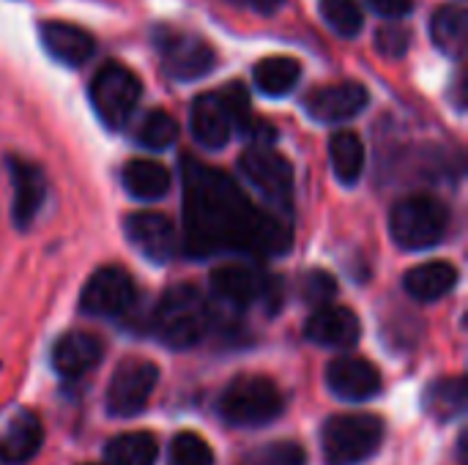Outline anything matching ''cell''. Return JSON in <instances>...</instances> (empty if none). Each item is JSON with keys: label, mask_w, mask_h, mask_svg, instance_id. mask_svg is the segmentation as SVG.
I'll use <instances>...</instances> for the list:
<instances>
[{"label": "cell", "mask_w": 468, "mask_h": 465, "mask_svg": "<svg viewBox=\"0 0 468 465\" xmlns=\"http://www.w3.org/2000/svg\"><path fill=\"white\" fill-rule=\"evenodd\" d=\"M181 173L184 247L192 258H211L222 252L274 258L288 252L291 227L250 203L241 186L222 170L184 159Z\"/></svg>", "instance_id": "cell-1"}, {"label": "cell", "mask_w": 468, "mask_h": 465, "mask_svg": "<svg viewBox=\"0 0 468 465\" xmlns=\"http://www.w3.org/2000/svg\"><path fill=\"white\" fill-rule=\"evenodd\" d=\"M208 304L195 285H173L154 312V329L170 348H192L208 332Z\"/></svg>", "instance_id": "cell-2"}, {"label": "cell", "mask_w": 468, "mask_h": 465, "mask_svg": "<svg viewBox=\"0 0 468 465\" xmlns=\"http://www.w3.org/2000/svg\"><path fill=\"white\" fill-rule=\"evenodd\" d=\"M450 227L447 206L433 195L403 197L389 214V233L406 252L433 249Z\"/></svg>", "instance_id": "cell-3"}, {"label": "cell", "mask_w": 468, "mask_h": 465, "mask_svg": "<svg viewBox=\"0 0 468 465\" xmlns=\"http://www.w3.org/2000/svg\"><path fill=\"white\" fill-rule=\"evenodd\" d=\"M282 392L271 378L239 375L219 397V414L236 428H261L282 414Z\"/></svg>", "instance_id": "cell-4"}, {"label": "cell", "mask_w": 468, "mask_h": 465, "mask_svg": "<svg viewBox=\"0 0 468 465\" xmlns=\"http://www.w3.org/2000/svg\"><path fill=\"white\" fill-rule=\"evenodd\" d=\"M321 441L329 465H359L384 444V422L370 414H340L324 425Z\"/></svg>", "instance_id": "cell-5"}, {"label": "cell", "mask_w": 468, "mask_h": 465, "mask_svg": "<svg viewBox=\"0 0 468 465\" xmlns=\"http://www.w3.org/2000/svg\"><path fill=\"white\" fill-rule=\"evenodd\" d=\"M211 293L219 304L233 310H247L255 301H263L271 312L280 310L282 282L277 277H266L261 269L250 263H225L211 271Z\"/></svg>", "instance_id": "cell-6"}, {"label": "cell", "mask_w": 468, "mask_h": 465, "mask_svg": "<svg viewBox=\"0 0 468 465\" xmlns=\"http://www.w3.org/2000/svg\"><path fill=\"white\" fill-rule=\"evenodd\" d=\"M143 85L123 63H104L90 82V101L104 126L118 129L129 121L140 101Z\"/></svg>", "instance_id": "cell-7"}, {"label": "cell", "mask_w": 468, "mask_h": 465, "mask_svg": "<svg viewBox=\"0 0 468 465\" xmlns=\"http://www.w3.org/2000/svg\"><path fill=\"white\" fill-rule=\"evenodd\" d=\"M156 49L165 63V71L181 82L206 77L217 63V52L208 41H203L200 36H192V33L173 30V27L156 30Z\"/></svg>", "instance_id": "cell-8"}, {"label": "cell", "mask_w": 468, "mask_h": 465, "mask_svg": "<svg viewBox=\"0 0 468 465\" xmlns=\"http://www.w3.org/2000/svg\"><path fill=\"white\" fill-rule=\"evenodd\" d=\"M156 381H159V370L154 362L148 359H123L112 378H110V386H107V411L110 417H121V419H129V417H137L154 389H156Z\"/></svg>", "instance_id": "cell-9"}, {"label": "cell", "mask_w": 468, "mask_h": 465, "mask_svg": "<svg viewBox=\"0 0 468 465\" xmlns=\"http://www.w3.org/2000/svg\"><path fill=\"white\" fill-rule=\"evenodd\" d=\"M137 301L134 280L121 266H104L90 274V280L82 288L80 310L93 318H121L126 315Z\"/></svg>", "instance_id": "cell-10"}, {"label": "cell", "mask_w": 468, "mask_h": 465, "mask_svg": "<svg viewBox=\"0 0 468 465\" xmlns=\"http://www.w3.org/2000/svg\"><path fill=\"white\" fill-rule=\"evenodd\" d=\"M239 167L244 178L274 206H288L293 195V170L271 145H252L241 153Z\"/></svg>", "instance_id": "cell-11"}, {"label": "cell", "mask_w": 468, "mask_h": 465, "mask_svg": "<svg viewBox=\"0 0 468 465\" xmlns=\"http://www.w3.org/2000/svg\"><path fill=\"white\" fill-rule=\"evenodd\" d=\"M41 419L27 408H14L0 417V463L22 465L41 449Z\"/></svg>", "instance_id": "cell-12"}, {"label": "cell", "mask_w": 468, "mask_h": 465, "mask_svg": "<svg viewBox=\"0 0 468 465\" xmlns=\"http://www.w3.org/2000/svg\"><path fill=\"white\" fill-rule=\"evenodd\" d=\"M8 173H11V219L16 227H30L33 219L38 217L44 197H47V178L38 164L25 162L19 156H8Z\"/></svg>", "instance_id": "cell-13"}, {"label": "cell", "mask_w": 468, "mask_h": 465, "mask_svg": "<svg viewBox=\"0 0 468 465\" xmlns=\"http://www.w3.org/2000/svg\"><path fill=\"white\" fill-rule=\"evenodd\" d=\"M126 238L154 263H167L178 249V233L165 214L143 211L126 217Z\"/></svg>", "instance_id": "cell-14"}, {"label": "cell", "mask_w": 468, "mask_h": 465, "mask_svg": "<svg viewBox=\"0 0 468 465\" xmlns=\"http://www.w3.org/2000/svg\"><path fill=\"white\" fill-rule=\"evenodd\" d=\"M326 384L335 397L346 403H365L381 392L378 370L359 356H340L326 367Z\"/></svg>", "instance_id": "cell-15"}, {"label": "cell", "mask_w": 468, "mask_h": 465, "mask_svg": "<svg viewBox=\"0 0 468 465\" xmlns=\"http://www.w3.org/2000/svg\"><path fill=\"white\" fill-rule=\"evenodd\" d=\"M370 96L365 90V85L359 82H337V85H324L318 90H313L304 99V107L310 112V118L321 121V123H343L356 118L365 107H367Z\"/></svg>", "instance_id": "cell-16"}, {"label": "cell", "mask_w": 468, "mask_h": 465, "mask_svg": "<svg viewBox=\"0 0 468 465\" xmlns=\"http://www.w3.org/2000/svg\"><path fill=\"white\" fill-rule=\"evenodd\" d=\"M189 126H192V134L195 140L208 148V151H219L230 143L236 126H233V118H230V110L222 99V93H206V96H197L195 104H192V112H189Z\"/></svg>", "instance_id": "cell-17"}, {"label": "cell", "mask_w": 468, "mask_h": 465, "mask_svg": "<svg viewBox=\"0 0 468 465\" xmlns=\"http://www.w3.org/2000/svg\"><path fill=\"white\" fill-rule=\"evenodd\" d=\"M304 334L310 343L315 345H324V348H351L359 343L362 337V326H359V318L348 310V307H318L307 326H304Z\"/></svg>", "instance_id": "cell-18"}, {"label": "cell", "mask_w": 468, "mask_h": 465, "mask_svg": "<svg viewBox=\"0 0 468 465\" xmlns=\"http://www.w3.org/2000/svg\"><path fill=\"white\" fill-rule=\"evenodd\" d=\"M38 36L44 49L63 66H85L96 52L93 36L69 22H41Z\"/></svg>", "instance_id": "cell-19"}, {"label": "cell", "mask_w": 468, "mask_h": 465, "mask_svg": "<svg viewBox=\"0 0 468 465\" xmlns=\"http://www.w3.org/2000/svg\"><path fill=\"white\" fill-rule=\"evenodd\" d=\"M104 343L88 332H69L52 348V367L63 378H80L101 362Z\"/></svg>", "instance_id": "cell-20"}, {"label": "cell", "mask_w": 468, "mask_h": 465, "mask_svg": "<svg viewBox=\"0 0 468 465\" xmlns=\"http://www.w3.org/2000/svg\"><path fill=\"white\" fill-rule=\"evenodd\" d=\"M458 285V269L447 260H431L414 266L403 277V288L417 301H439Z\"/></svg>", "instance_id": "cell-21"}, {"label": "cell", "mask_w": 468, "mask_h": 465, "mask_svg": "<svg viewBox=\"0 0 468 465\" xmlns=\"http://www.w3.org/2000/svg\"><path fill=\"white\" fill-rule=\"evenodd\" d=\"M121 184L137 200H159L170 189V173L154 159H129L121 170Z\"/></svg>", "instance_id": "cell-22"}, {"label": "cell", "mask_w": 468, "mask_h": 465, "mask_svg": "<svg viewBox=\"0 0 468 465\" xmlns=\"http://www.w3.org/2000/svg\"><path fill=\"white\" fill-rule=\"evenodd\" d=\"M329 159H332V170H335L337 181H343L346 186L356 184L362 178V170H365V145H362L359 134L351 129L332 134Z\"/></svg>", "instance_id": "cell-23"}, {"label": "cell", "mask_w": 468, "mask_h": 465, "mask_svg": "<svg viewBox=\"0 0 468 465\" xmlns=\"http://www.w3.org/2000/svg\"><path fill=\"white\" fill-rule=\"evenodd\" d=\"M302 77V66L299 60L288 58V55H271L255 63L252 71V82L261 93L266 96H285Z\"/></svg>", "instance_id": "cell-24"}, {"label": "cell", "mask_w": 468, "mask_h": 465, "mask_svg": "<svg viewBox=\"0 0 468 465\" xmlns=\"http://www.w3.org/2000/svg\"><path fill=\"white\" fill-rule=\"evenodd\" d=\"M431 36H433V44L458 58L463 55L466 49V38H468V16L466 8L461 5H444L433 14V22H431Z\"/></svg>", "instance_id": "cell-25"}, {"label": "cell", "mask_w": 468, "mask_h": 465, "mask_svg": "<svg viewBox=\"0 0 468 465\" xmlns=\"http://www.w3.org/2000/svg\"><path fill=\"white\" fill-rule=\"evenodd\" d=\"M107 465H154L159 458V441L151 433H126L107 444Z\"/></svg>", "instance_id": "cell-26"}, {"label": "cell", "mask_w": 468, "mask_h": 465, "mask_svg": "<svg viewBox=\"0 0 468 465\" xmlns=\"http://www.w3.org/2000/svg\"><path fill=\"white\" fill-rule=\"evenodd\" d=\"M425 411L436 422H450L466 411V381L463 378H441L425 395Z\"/></svg>", "instance_id": "cell-27"}, {"label": "cell", "mask_w": 468, "mask_h": 465, "mask_svg": "<svg viewBox=\"0 0 468 465\" xmlns=\"http://www.w3.org/2000/svg\"><path fill=\"white\" fill-rule=\"evenodd\" d=\"M178 121L165 110H151L137 126V143L148 151H165L178 140Z\"/></svg>", "instance_id": "cell-28"}, {"label": "cell", "mask_w": 468, "mask_h": 465, "mask_svg": "<svg viewBox=\"0 0 468 465\" xmlns=\"http://www.w3.org/2000/svg\"><path fill=\"white\" fill-rule=\"evenodd\" d=\"M318 5H321L324 22L337 36H346V38L359 36V30L365 25V14L356 0H318Z\"/></svg>", "instance_id": "cell-29"}, {"label": "cell", "mask_w": 468, "mask_h": 465, "mask_svg": "<svg viewBox=\"0 0 468 465\" xmlns=\"http://www.w3.org/2000/svg\"><path fill=\"white\" fill-rule=\"evenodd\" d=\"M170 463L173 465H211L214 452L197 433H178L170 444Z\"/></svg>", "instance_id": "cell-30"}, {"label": "cell", "mask_w": 468, "mask_h": 465, "mask_svg": "<svg viewBox=\"0 0 468 465\" xmlns=\"http://www.w3.org/2000/svg\"><path fill=\"white\" fill-rule=\"evenodd\" d=\"M299 288H302V299H304L310 307H315V310L332 304V299L337 296V282H335V277H332L329 271H321V269L304 274V280H302Z\"/></svg>", "instance_id": "cell-31"}, {"label": "cell", "mask_w": 468, "mask_h": 465, "mask_svg": "<svg viewBox=\"0 0 468 465\" xmlns=\"http://www.w3.org/2000/svg\"><path fill=\"white\" fill-rule=\"evenodd\" d=\"M219 93H222V99H225V104H228V110H230L233 126L241 129V132H247V126L255 121V118H252V107H250V93H247V88H244L241 82H230V85H225Z\"/></svg>", "instance_id": "cell-32"}, {"label": "cell", "mask_w": 468, "mask_h": 465, "mask_svg": "<svg viewBox=\"0 0 468 465\" xmlns=\"http://www.w3.org/2000/svg\"><path fill=\"white\" fill-rule=\"evenodd\" d=\"M409 44H411V30L403 27V25H384L378 33H376V49L387 58H400L409 52Z\"/></svg>", "instance_id": "cell-33"}, {"label": "cell", "mask_w": 468, "mask_h": 465, "mask_svg": "<svg viewBox=\"0 0 468 465\" xmlns=\"http://www.w3.org/2000/svg\"><path fill=\"white\" fill-rule=\"evenodd\" d=\"M261 465H307V455L293 441H277L261 452Z\"/></svg>", "instance_id": "cell-34"}, {"label": "cell", "mask_w": 468, "mask_h": 465, "mask_svg": "<svg viewBox=\"0 0 468 465\" xmlns=\"http://www.w3.org/2000/svg\"><path fill=\"white\" fill-rule=\"evenodd\" d=\"M367 3L376 14H381L387 19H403L414 8V0H367Z\"/></svg>", "instance_id": "cell-35"}, {"label": "cell", "mask_w": 468, "mask_h": 465, "mask_svg": "<svg viewBox=\"0 0 468 465\" xmlns=\"http://www.w3.org/2000/svg\"><path fill=\"white\" fill-rule=\"evenodd\" d=\"M230 3H236V5H247V8L261 11V14H271V11H277L285 0H230Z\"/></svg>", "instance_id": "cell-36"}]
</instances>
